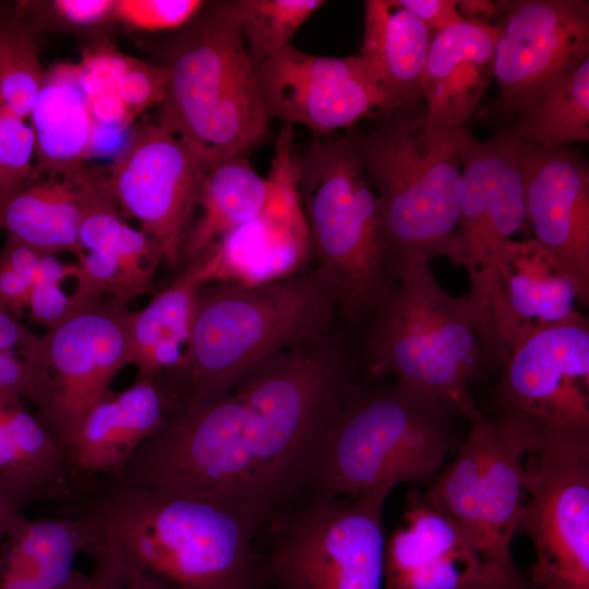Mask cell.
I'll return each mask as SVG.
<instances>
[{
  "label": "cell",
  "instance_id": "obj_29",
  "mask_svg": "<svg viewBox=\"0 0 589 589\" xmlns=\"http://www.w3.org/2000/svg\"><path fill=\"white\" fill-rule=\"evenodd\" d=\"M503 131L526 149L589 141V57L553 83Z\"/></svg>",
  "mask_w": 589,
  "mask_h": 589
},
{
  "label": "cell",
  "instance_id": "obj_39",
  "mask_svg": "<svg viewBox=\"0 0 589 589\" xmlns=\"http://www.w3.org/2000/svg\"><path fill=\"white\" fill-rule=\"evenodd\" d=\"M396 2L419 19L429 29L434 28L440 32L465 20L455 0H396Z\"/></svg>",
  "mask_w": 589,
  "mask_h": 589
},
{
  "label": "cell",
  "instance_id": "obj_14",
  "mask_svg": "<svg viewBox=\"0 0 589 589\" xmlns=\"http://www.w3.org/2000/svg\"><path fill=\"white\" fill-rule=\"evenodd\" d=\"M207 171L181 139L147 122L132 130L107 171L121 213L141 224L173 269L180 267L181 247Z\"/></svg>",
  "mask_w": 589,
  "mask_h": 589
},
{
  "label": "cell",
  "instance_id": "obj_25",
  "mask_svg": "<svg viewBox=\"0 0 589 589\" xmlns=\"http://www.w3.org/2000/svg\"><path fill=\"white\" fill-rule=\"evenodd\" d=\"M84 542L73 516L22 515L0 545V589H85L74 570Z\"/></svg>",
  "mask_w": 589,
  "mask_h": 589
},
{
  "label": "cell",
  "instance_id": "obj_28",
  "mask_svg": "<svg viewBox=\"0 0 589 589\" xmlns=\"http://www.w3.org/2000/svg\"><path fill=\"white\" fill-rule=\"evenodd\" d=\"M273 187V181L261 177L244 155L209 168L201 188L199 215L181 247L180 267L200 260L226 236L257 216L267 205Z\"/></svg>",
  "mask_w": 589,
  "mask_h": 589
},
{
  "label": "cell",
  "instance_id": "obj_33",
  "mask_svg": "<svg viewBox=\"0 0 589 589\" xmlns=\"http://www.w3.org/2000/svg\"><path fill=\"white\" fill-rule=\"evenodd\" d=\"M40 256L10 237L0 251V305L14 316L27 308Z\"/></svg>",
  "mask_w": 589,
  "mask_h": 589
},
{
  "label": "cell",
  "instance_id": "obj_44",
  "mask_svg": "<svg viewBox=\"0 0 589 589\" xmlns=\"http://www.w3.org/2000/svg\"><path fill=\"white\" fill-rule=\"evenodd\" d=\"M94 560V572L85 589H121L123 582L115 567L101 558Z\"/></svg>",
  "mask_w": 589,
  "mask_h": 589
},
{
  "label": "cell",
  "instance_id": "obj_9",
  "mask_svg": "<svg viewBox=\"0 0 589 589\" xmlns=\"http://www.w3.org/2000/svg\"><path fill=\"white\" fill-rule=\"evenodd\" d=\"M127 304L110 297L85 302L60 325L38 336L21 357L29 375L36 417L63 448L85 418L108 397L129 364Z\"/></svg>",
  "mask_w": 589,
  "mask_h": 589
},
{
  "label": "cell",
  "instance_id": "obj_30",
  "mask_svg": "<svg viewBox=\"0 0 589 589\" xmlns=\"http://www.w3.org/2000/svg\"><path fill=\"white\" fill-rule=\"evenodd\" d=\"M44 75L29 25L20 19L0 21V110L29 117Z\"/></svg>",
  "mask_w": 589,
  "mask_h": 589
},
{
  "label": "cell",
  "instance_id": "obj_32",
  "mask_svg": "<svg viewBox=\"0 0 589 589\" xmlns=\"http://www.w3.org/2000/svg\"><path fill=\"white\" fill-rule=\"evenodd\" d=\"M34 133L25 120L0 110V194L38 179L34 172Z\"/></svg>",
  "mask_w": 589,
  "mask_h": 589
},
{
  "label": "cell",
  "instance_id": "obj_36",
  "mask_svg": "<svg viewBox=\"0 0 589 589\" xmlns=\"http://www.w3.org/2000/svg\"><path fill=\"white\" fill-rule=\"evenodd\" d=\"M133 59L110 44H101L85 50L76 67L79 82L86 99L104 92L116 91Z\"/></svg>",
  "mask_w": 589,
  "mask_h": 589
},
{
  "label": "cell",
  "instance_id": "obj_34",
  "mask_svg": "<svg viewBox=\"0 0 589 589\" xmlns=\"http://www.w3.org/2000/svg\"><path fill=\"white\" fill-rule=\"evenodd\" d=\"M201 0H118L112 17L143 31L182 26L201 10Z\"/></svg>",
  "mask_w": 589,
  "mask_h": 589
},
{
  "label": "cell",
  "instance_id": "obj_12",
  "mask_svg": "<svg viewBox=\"0 0 589 589\" xmlns=\"http://www.w3.org/2000/svg\"><path fill=\"white\" fill-rule=\"evenodd\" d=\"M516 533L529 537L533 589H589V434L538 440L527 450Z\"/></svg>",
  "mask_w": 589,
  "mask_h": 589
},
{
  "label": "cell",
  "instance_id": "obj_11",
  "mask_svg": "<svg viewBox=\"0 0 589 589\" xmlns=\"http://www.w3.org/2000/svg\"><path fill=\"white\" fill-rule=\"evenodd\" d=\"M460 144L459 220L449 259L468 274L480 346L496 359L493 288L501 247L526 220L522 159L527 149L503 132L479 142L464 129Z\"/></svg>",
  "mask_w": 589,
  "mask_h": 589
},
{
  "label": "cell",
  "instance_id": "obj_10",
  "mask_svg": "<svg viewBox=\"0 0 589 589\" xmlns=\"http://www.w3.org/2000/svg\"><path fill=\"white\" fill-rule=\"evenodd\" d=\"M381 484L350 501L317 497L278 530L266 558L279 589H383L384 503Z\"/></svg>",
  "mask_w": 589,
  "mask_h": 589
},
{
  "label": "cell",
  "instance_id": "obj_26",
  "mask_svg": "<svg viewBox=\"0 0 589 589\" xmlns=\"http://www.w3.org/2000/svg\"><path fill=\"white\" fill-rule=\"evenodd\" d=\"M212 264L207 256L189 264L142 310L131 312L128 325L129 364L140 380H154L181 359L192 326L201 287L208 284Z\"/></svg>",
  "mask_w": 589,
  "mask_h": 589
},
{
  "label": "cell",
  "instance_id": "obj_3",
  "mask_svg": "<svg viewBox=\"0 0 589 589\" xmlns=\"http://www.w3.org/2000/svg\"><path fill=\"white\" fill-rule=\"evenodd\" d=\"M420 99L351 134L377 195L385 268L394 276L405 263L449 257L459 220L464 128L431 125Z\"/></svg>",
  "mask_w": 589,
  "mask_h": 589
},
{
  "label": "cell",
  "instance_id": "obj_5",
  "mask_svg": "<svg viewBox=\"0 0 589 589\" xmlns=\"http://www.w3.org/2000/svg\"><path fill=\"white\" fill-rule=\"evenodd\" d=\"M157 124L209 168L243 155L268 121L233 1L218 4L175 45Z\"/></svg>",
  "mask_w": 589,
  "mask_h": 589
},
{
  "label": "cell",
  "instance_id": "obj_13",
  "mask_svg": "<svg viewBox=\"0 0 589 589\" xmlns=\"http://www.w3.org/2000/svg\"><path fill=\"white\" fill-rule=\"evenodd\" d=\"M496 386L495 417L536 441L589 433L588 318L542 330L515 348Z\"/></svg>",
  "mask_w": 589,
  "mask_h": 589
},
{
  "label": "cell",
  "instance_id": "obj_31",
  "mask_svg": "<svg viewBox=\"0 0 589 589\" xmlns=\"http://www.w3.org/2000/svg\"><path fill=\"white\" fill-rule=\"evenodd\" d=\"M247 51L255 65L289 45L291 37L320 0H238L233 1Z\"/></svg>",
  "mask_w": 589,
  "mask_h": 589
},
{
  "label": "cell",
  "instance_id": "obj_41",
  "mask_svg": "<svg viewBox=\"0 0 589 589\" xmlns=\"http://www.w3.org/2000/svg\"><path fill=\"white\" fill-rule=\"evenodd\" d=\"M87 104L96 128L123 130L133 121L116 91L100 93L88 99Z\"/></svg>",
  "mask_w": 589,
  "mask_h": 589
},
{
  "label": "cell",
  "instance_id": "obj_1",
  "mask_svg": "<svg viewBox=\"0 0 589 589\" xmlns=\"http://www.w3.org/2000/svg\"><path fill=\"white\" fill-rule=\"evenodd\" d=\"M84 551L110 563L125 589H262L261 525L220 501L107 479L72 515Z\"/></svg>",
  "mask_w": 589,
  "mask_h": 589
},
{
  "label": "cell",
  "instance_id": "obj_16",
  "mask_svg": "<svg viewBox=\"0 0 589 589\" xmlns=\"http://www.w3.org/2000/svg\"><path fill=\"white\" fill-rule=\"evenodd\" d=\"M267 117L302 124L318 135L349 128L385 98L359 56L327 57L290 44L254 65Z\"/></svg>",
  "mask_w": 589,
  "mask_h": 589
},
{
  "label": "cell",
  "instance_id": "obj_40",
  "mask_svg": "<svg viewBox=\"0 0 589 589\" xmlns=\"http://www.w3.org/2000/svg\"><path fill=\"white\" fill-rule=\"evenodd\" d=\"M113 0H56V13L71 25L88 27L112 17Z\"/></svg>",
  "mask_w": 589,
  "mask_h": 589
},
{
  "label": "cell",
  "instance_id": "obj_8",
  "mask_svg": "<svg viewBox=\"0 0 589 589\" xmlns=\"http://www.w3.org/2000/svg\"><path fill=\"white\" fill-rule=\"evenodd\" d=\"M454 461L428 486L425 500L455 520L476 549L489 589H533L516 566L512 541L522 504L524 457L532 435L480 414Z\"/></svg>",
  "mask_w": 589,
  "mask_h": 589
},
{
  "label": "cell",
  "instance_id": "obj_22",
  "mask_svg": "<svg viewBox=\"0 0 589 589\" xmlns=\"http://www.w3.org/2000/svg\"><path fill=\"white\" fill-rule=\"evenodd\" d=\"M167 408L154 380L136 381L98 402L82 420L64 453L85 488L98 474L119 472L161 425Z\"/></svg>",
  "mask_w": 589,
  "mask_h": 589
},
{
  "label": "cell",
  "instance_id": "obj_19",
  "mask_svg": "<svg viewBox=\"0 0 589 589\" xmlns=\"http://www.w3.org/2000/svg\"><path fill=\"white\" fill-rule=\"evenodd\" d=\"M526 219L536 240L575 280L589 302V169L576 152L527 149L522 159Z\"/></svg>",
  "mask_w": 589,
  "mask_h": 589
},
{
  "label": "cell",
  "instance_id": "obj_6",
  "mask_svg": "<svg viewBox=\"0 0 589 589\" xmlns=\"http://www.w3.org/2000/svg\"><path fill=\"white\" fill-rule=\"evenodd\" d=\"M398 286L372 312L366 337L373 375H392L450 404L469 422L481 412L468 385L480 363V341L469 296L437 283L425 261L401 265Z\"/></svg>",
  "mask_w": 589,
  "mask_h": 589
},
{
  "label": "cell",
  "instance_id": "obj_24",
  "mask_svg": "<svg viewBox=\"0 0 589 589\" xmlns=\"http://www.w3.org/2000/svg\"><path fill=\"white\" fill-rule=\"evenodd\" d=\"M429 28L396 0H368L360 57L382 91L381 115L421 98Z\"/></svg>",
  "mask_w": 589,
  "mask_h": 589
},
{
  "label": "cell",
  "instance_id": "obj_15",
  "mask_svg": "<svg viewBox=\"0 0 589 589\" xmlns=\"http://www.w3.org/2000/svg\"><path fill=\"white\" fill-rule=\"evenodd\" d=\"M494 50L500 94L491 111L520 113L589 57V2L500 1Z\"/></svg>",
  "mask_w": 589,
  "mask_h": 589
},
{
  "label": "cell",
  "instance_id": "obj_27",
  "mask_svg": "<svg viewBox=\"0 0 589 589\" xmlns=\"http://www.w3.org/2000/svg\"><path fill=\"white\" fill-rule=\"evenodd\" d=\"M82 192L76 172L43 177L0 194V229L41 255L69 252L80 260Z\"/></svg>",
  "mask_w": 589,
  "mask_h": 589
},
{
  "label": "cell",
  "instance_id": "obj_18",
  "mask_svg": "<svg viewBox=\"0 0 589 589\" xmlns=\"http://www.w3.org/2000/svg\"><path fill=\"white\" fill-rule=\"evenodd\" d=\"M578 287L562 263L536 239L501 247L492 296V324L503 364L529 337L587 320L576 309Z\"/></svg>",
  "mask_w": 589,
  "mask_h": 589
},
{
  "label": "cell",
  "instance_id": "obj_45",
  "mask_svg": "<svg viewBox=\"0 0 589 589\" xmlns=\"http://www.w3.org/2000/svg\"><path fill=\"white\" fill-rule=\"evenodd\" d=\"M456 5L466 20L486 21L500 14L498 3L490 0H459Z\"/></svg>",
  "mask_w": 589,
  "mask_h": 589
},
{
  "label": "cell",
  "instance_id": "obj_2",
  "mask_svg": "<svg viewBox=\"0 0 589 589\" xmlns=\"http://www.w3.org/2000/svg\"><path fill=\"white\" fill-rule=\"evenodd\" d=\"M337 306L321 266L256 286L203 285L180 361L154 378L167 412L217 398L272 356L327 337Z\"/></svg>",
  "mask_w": 589,
  "mask_h": 589
},
{
  "label": "cell",
  "instance_id": "obj_7",
  "mask_svg": "<svg viewBox=\"0 0 589 589\" xmlns=\"http://www.w3.org/2000/svg\"><path fill=\"white\" fill-rule=\"evenodd\" d=\"M312 253L348 316L373 312L390 293L377 195L351 135L293 151Z\"/></svg>",
  "mask_w": 589,
  "mask_h": 589
},
{
  "label": "cell",
  "instance_id": "obj_21",
  "mask_svg": "<svg viewBox=\"0 0 589 589\" xmlns=\"http://www.w3.org/2000/svg\"><path fill=\"white\" fill-rule=\"evenodd\" d=\"M496 37L494 25L465 19L431 40L421 81L431 125L456 131L471 118L494 79Z\"/></svg>",
  "mask_w": 589,
  "mask_h": 589
},
{
  "label": "cell",
  "instance_id": "obj_17",
  "mask_svg": "<svg viewBox=\"0 0 589 589\" xmlns=\"http://www.w3.org/2000/svg\"><path fill=\"white\" fill-rule=\"evenodd\" d=\"M292 134V125L285 123L276 141L268 175L274 187L265 208L206 253L213 264L209 283L256 286L280 280L301 273L312 254Z\"/></svg>",
  "mask_w": 589,
  "mask_h": 589
},
{
  "label": "cell",
  "instance_id": "obj_37",
  "mask_svg": "<svg viewBox=\"0 0 589 589\" xmlns=\"http://www.w3.org/2000/svg\"><path fill=\"white\" fill-rule=\"evenodd\" d=\"M82 304L72 294H65L60 284L39 281L34 284L26 309L31 320L48 330L63 323Z\"/></svg>",
  "mask_w": 589,
  "mask_h": 589
},
{
  "label": "cell",
  "instance_id": "obj_35",
  "mask_svg": "<svg viewBox=\"0 0 589 589\" xmlns=\"http://www.w3.org/2000/svg\"><path fill=\"white\" fill-rule=\"evenodd\" d=\"M168 80L167 64L152 65L133 59L116 88L132 120L164 100Z\"/></svg>",
  "mask_w": 589,
  "mask_h": 589
},
{
  "label": "cell",
  "instance_id": "obj_38",
  "mask_svg": "<svg viewBox=\"0 0 589 589\" xmlns=\"http://www.w3.org/2000/svg\"><path fill=\"white\" fill-rule=\"evenodd\" d=\"M28 390L29 375L20 354L0 352V401L9 406H21Z\"/></svg>",
  "mask_w": 589,
  "mask_h": 589
},
{
  "label": "cell",
  "instance_id": "obj_23",
  "mask_svg": "<svg viewBox=\"0 0 589 589\" xmlns=\"http://www.w3.org/2000/svg\"><path fill=\"white\" fill-rule=\"evenodd\" d=\"M36 177L76 172L89 156L96 134L76 63L60 62L45 72L31 111Z\"/></svg>",
  "mask_w": 589,
  "mask_h": 589
},
{
  "label": "cell",
  "instance_id": "obj_42",
  "mask_svg": "<svg viewBox=\"0 0 589 589\" xmlns=\"http://www.w3.org/2000/svg\"><path fill=\"white\" fill-rule=\"evenodd\" d=\"M31 502L22 488L0 473V545Z\"/></svg>",
  "mask_w": 589,
  "mask_h": 589
},
{
  "label": "cell",
  "instance_id": "obj_20",
  "mask_svg": "<svg viewBox=\"0 0 589 589\" xmlns=\"http://www.w3.org/2000/svg\"><path fill=\"white\" fill-rule=\"evenodd\" d=\"M404 518L386 540L383 589H489L467 534L422 493H409Z\"/></svg>",
  "mask_w": 589,
  "mask_h": 589
},
{
  "label": "cell",
  "instance_id": "obj_4",
  "mask_svg": "<svg viewBox=\"0 0 589 589\" xmlns=\"http://www.w3.org/2000/svg\"><path fill=\"white\" fill-rule=\"evenodd\" d=\"M456 413L447 401L401 382L351 385L325 442L317 497H356L385 483L429 486L454 444Z\"/></svg>",
  "mask_w": 589,
  "mask_h": 589
},
{
  "label": "cell",
  "instance_id": "obj_43",
  "mask_svg": "<svg viewBox=\"0 0 589 589\" xmlns=\"http://www.w3.org/2000/svg\"><path fill=\"white\" fill-rule=\"evenodd\" d=\"M37 339V335L0 305V352H17L23 357L32 350Z\"/></svg>",
  "mask_w": 589,
  "mask_h": 589
}]
</instances>
